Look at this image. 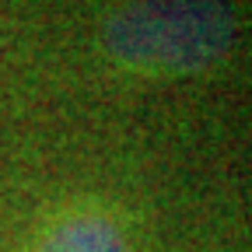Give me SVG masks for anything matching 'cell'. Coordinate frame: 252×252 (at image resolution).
I'll use <instances>...</instances> for the list:
<instances>
[{
  "mask_svg": "<svg viewBox=\"0 0 252 252\" xmlns=\"http://www.w3.org/2000/svg\"><path fill=\"white\" fill-rule=\"evenodd\" d=\"M238 21L228 0H123L98 46L116 67L144 77H196L231 53Z\"/></svg>",
  "mask_w": 252,
  "mask_h": 252,
  "instance_id": "cell-1",
  "label": "cell"
},
{
  "mask_svg": "<svg viewBox=\"0 0 252 252\" xmlns=\"http://www.w3.org/2000/svg\"><path fill=\"white\" fill-rule=\"evenodd\" d=\"M32 252H130V238L112 210L70 203L42 224Z\"/></svg>",
  "mask_w": 252,
  "mask_h": 252,
  "instance_id": "cell-2",
  "label": "cell"
}]
</instances>
